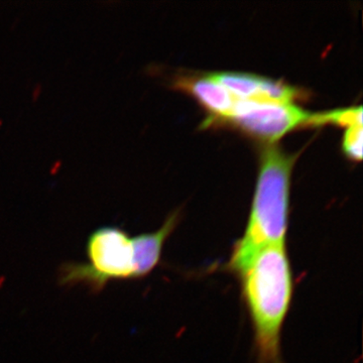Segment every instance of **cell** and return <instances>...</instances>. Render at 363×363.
<instances>
[{"label": "cell", "mask_w": 363, "mask_h": 363, "mask_svg": "<svg viewBox=\"0 0 363 363\" xmlns=\"http://www.w3.org/2000/svg\"><path fill=\"white\" fill-rule=\"evenodd\" d=\"M235 272L252 318L259 363H281V332L293 295L286 243L262 247Z\"/></svg>", "instance_id": "1"}, {"label": "cell", "mask_w": 363, "mask_h": 363, "mask_svg": "<svg viewBox=\"0 0 363 363\" xmlns=\"http://www.w3.org/2000/svg\"><path fill=\"white\" fill-rule=\"evenodd\" d=\"M297 155L276 145L260 156L259 174L245 234L234 245L228 267L235 272L267 245L285 243L290 204L291 173Z\"/></svg>", "instance_id": "2"}, {"label": "cell", "mask_w": 363, "mask_h": 363, "mask_svg": "<svg viewBox=\"0 0 363 363\" xmlns=\"http://www.w3.org/2000/svg\"><path fill=\"white\" fill-rule=\"evenodd\" d=\"M88 262H67L59 267L60 286H87L99 294L112 281L136 279L133 240L117 226H101L89 234L86 242Z\"/></svg>", "instance_id": "3"}, {"label": "cell", "mask_w": 363, "mask_h": 363, "mask_svg": "<svg viewBox=\"0 0 363 363\" xmlns=\"http://www.w3.org/2000/svg\"><path fill=\"white\" fill-rule=\"evenodd\" d=\"M312 114L293 102L238 99L225 121L267 142L274 143L294 128L310 125Z\"/></svg>", "instance_id": "4"}, {"label": "cell", "mask_w": 363, "mask_h": 363, "mask_svg": "<svg viewBox=\"0 0 363 363\" xmlns=\"http://www.w3.org/2000/svg\"><path fill=\"white\" fill-rule=\"evenodd\" d=\"M178 222V212L169 215L162 227L154 233L133 238L135 252V278L143 279L154 271L162 259V247Z\"/></svg>", "instance_id": "5"}, {"label": "cell", "mask_w": 363, "mask_h": 363, "mask_svg": "<svg viewBox=\"0 0 363 363\" xmlns=\"http://www.w3.org/2000/svg\"><path fill=\"white\" fill-rule=\"evenodd\" d=\"M181 83L182 87L192 93L217 119L225 121L238 100L211 73L201 77L185 79Z\"/></svg>", "instance_id": "6"}, {"label": "cell", "mask_w": 363, "mask_h": 363, "mask_svg": "<svg viewBox=\"0 0 363 363\" xmlns=\"http://www.w3.org/2000/svg\"><path fill=\"white\" fill-rule=\"evenodd\" d=\"M211 74L236 99L259 101L264 77L242 72H216Z\"/></svg>", "instance_id": "7"}, {"label": "cell", "mask_w": 363, "mask_h": 363, "mask_svg": "<svg viewBox=\"0 0 363 363\" xmlns=\"http://www.w3.org/2000/svg\"><path fill=\"white\" fill-rule=\"evenodd\" d=\"M325 123H335L346 128L362 123V107L353 106L312 114L310 125L317 126Z\"/></svg>", "instance_id": "8"}, {"label": "cell", "mask_w": 363, "mask_h": 363, "mask_svg": "<svg viewBox=\"0 0 363 363\" xmlns=\"http://www.w3.org/2000/svg\"><path fill=\"white\" fill-rule=\"evenodd\" d=\"M362 123L348 126L343 136L342 149L348 157L360 161L362 157Z\"/></svg>", "instance_id": "9"}]
</instances>
